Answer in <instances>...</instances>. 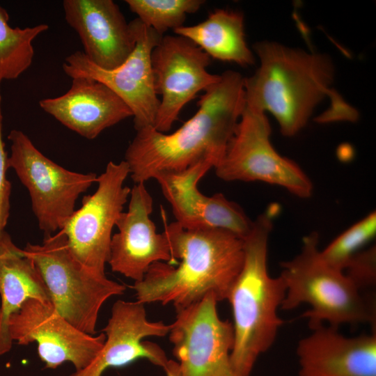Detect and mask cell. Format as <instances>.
<instances>
[{"label":"cell","mask_w":376,"mask_h":376,"mask_svg":"<svg viewBox=\"0 0 376 376\" xmlns=\"http://www.w3.org/2000/svg\"><path fill=\"white\" fill-rule=\"evenodd\" d=\"M244 79L236 71L224 72L204 91L195 114L171 134L153 127L136 131L124 160L134 184L182 171L201 162L214 168L246 107Z\"/></svg>","instance_id":"1"},{"label":"cell","mask_w":376,"mask_h":376,"mask_svg":"<svg viewBox=\"0 0 376 376\" xmlns=\"http://www.w3.org/2000/svg\"><path fill=\"white\" fill-rule=\"evenodd\" d=\"M171 263L152 264L144 278L134 282L136 301L188 307L212 294L227 299L244 263V241L220 228L187 229L176 221L164 223Z\"/></svg>","instance_id":"2"},{"label":"cell","mask_w":376,"mask_h":376,"mask_svg":"<svg viewBox=\"0 0 376 376\" xmlns=\"http://www.w3.org/2000/svg\"><path fill=\"white\" fill-rule=\"evenodd\" d=\"M253 49L260 63L244 79L246 107L274 116L283 136H293L304 127L327 95L345 111L357 115L331 88L334 65L329 56L270 41L258 42Z\"/></svg>","instance_id":"3"},{"label":"cell","mask_w":376,"mask_h":376,"mask_svg":"<svg viewBox=\"0 0 376 376\" xmlns=\"http://www.w3.org/2000/svg\"><path fill=\"white\" fill-rule=\"evenodd\" d=\"M276 208L253 221L244 241V263L227 300L233 316L230 359L238 376H249L258 357L273 345L283 321L278 315L285 295L283 279L268 272V240Z\"/></svg>","instance_id":"4"},{"label":"cell","mask_w":376,"mask_h":376,"mask_svg":"<svg viewBox=\"0 0 376 376\" xmlns=\"http://www.w3.org/2000/svg\"><path fill=\"white\" fill-rule=\"evenodd\" d=\"M320 252L319 235L311 232L304 237L300 252L281 263L286 288L281 309L308 304L311 308L303 317L311 329L325 322L337 328L345 324L375 328V299L363 295L343 272L326 264Z\"/></svg>","instance_id":"5"},{"label":"cell","mask_w":376,"mask_h":376,"mask_svg":"<svg viewBox=\"0 0 376 376\" xmlns=\"http://www.w3.org/2000/svg\"><path fill=\"white\" fill-rule=\"evenodd\" d=\"M24 250L38 269L55 310L79 330L94 335L102 304L123 295L125 286L82 265L61 230L45 235L41 244L28 243Z\"/></svg>","instance_id":"6"},{"label":"cell","mask_w":376,"mask_h":376,"mask_svg":"<svg viewBox=\"0 0 376 376\" xmlns=\"http://www.w3.org/2000/svg\"><path fill=\"white\" fill-rule=\"evenodd\" d=\"M13 169L28 189L33 212L45 235L61 230L75 211L79 196L96 182L94 173L69 171L45 156L22 131L8 135Z\"/></svg>","instance_id":"7"},{"label":"cell","mask_w":376,"mask_h":376,"mask_svg":"<svg viewBox=\"0 0 376 376\" xmlns=\"http://www.w3.org/2000/svg\"><path fill=\"white\" fill-rule=\"evenodd\" d=\"M270 134L266 113L246 107L223 157L214 168L217 176L227 182H263L301 198L310 197L311 180L297 164L275 150Z\"/></svg>","instance_id":"8"},{"label":"cell","mask_w":376,"mask_h":376,"mask_svg":"<svg viewBox=\"0 0 376 376\" xmlns=\"http://www.w3.org/2000/svg\"><path fill=\"white\" fill-rule=\"evenodd\" d=\"M128 175L124 160L109 162L97 178L95 191L84 197L81 207L61 230L73 256L97 275L105 276L112 230L130 197L131 188L125 185Z\"/></svg>","instance_id":"9"},{"label":"cell","mask_w":376,"mask_h":376,"mask_svg":"<svg viewBox=\"0 0 376 376\" xmlns=\"http://www.w3.org/2000/svg\"><path fill=\"white\" fill-rule=\"evenodd\" d=\"M135 36V47L118 67L104 70L77 51L65 58L63 72L72 79L87 77L108 86L130 108L136 131L153 127L160 99L155 90L151 54L163 36L143 24L138 18L130 22Z\"/></svg>","instance_id":"10"},{"label":"cell","mask_w":376,"mask_h":376,"mask_svg":"<svg viewBox=\"0 0 376 376\" xmlns=\"http://www.w3.org/2000/svg\"><path fill=\"white\" fill-rule=\"evenodd\" d=\"M212 294L175 310L169 340L181 376H238L232 366V322L220 318Z\"/></svg>","instance_id":"11"},{"label":"cell","mask_w":376,"mask_h":376,"mask_svg":"<svg viewBox=\"0 0 376 376\" xmlns=\"http://www.w3.org/2000/svg\"><path fill=\"white\" fill-rule=\"evenodd\" d=\"M210 57L189 39L164 35L151 54L155 86L161 95L154 129L167 133L184 107L217 82L207 70Z\"/></svg>","instance_id":"12"},{"label":"cell","mask_w":376,"mask_h":376,"mask_svg":"<svg viewBox=\"0 0 376 376\" xmlns=\"http://www.w3.org/2000/svg\"><path fill=\"white\" fill-rule=\"evenodd\" d=\"M10 337L18 344L36 342L45 368L55 369L70 362L75 370L88 366L101 351L106 335L84 333L53 307L36 299H27L8 322Z\"/></svg>","instance_id":"13"},{"label":"cell","mask_w":376,"mask_h":376,"mask_svg":"<svg viewBox=\"0 0 376 376\" xmlns=\"http://www.w3.org/2000/svg\"><path fill=\"white\" fill-rule=\"evenodd\" d=\"M213 165L199 162L176 173H164L155 179L171 206L176 222L187 229L220 228L244 240L251 231L253 221L236 203L223 194H202L198 181Z\"/></svg>","instance_id":"14"},{"label":"cell","mask_w":376,"mask_h":376,"mask_svg":"<svg viewBox=\"0 0 376 376\" xmlns=\"http://www.w3.org/2000/svg\"><path fill=\"white\" fill-rule=\"evenodd\" d=\"M129 198L127 210L116 224L108 263L113 272L139 282L152 264L171 263L172 258L165 235L157 232L150 219L153 200L145 183L134 184Z\"/></svg>","instance_id":"15"},{"label":"cell","mask_w":376,"mask_h":376,"mask_svg":"<svg viewBox=\"0 0 376 376\" xmlns=\"http://www.w3.org/2000/svg\"><path fill=\"white\" fill-rule=\"evenodd\" d=\"M144 305L138 301H116L103 329L106 340L101 351L88 366L70 376H102L109 368L123 367L139 359L164 369L169 360L164 351L154 343L141 340L167 335L170 324L149 321Z\"/></svg>","instance_id":"16"},{"label":"cell","mask_w":376,"mask_h":376,"mask_svg":"<svg viewBox=\"0 0 376 376\" xmlns=\"http://www.w3.org/2000/svg\"><path fill=\"white\" fill-rule=\"evenodd\" d=\"M68 25L78 34L84 54L95 65L111 70L120 65L135 47V36L112 0H64Z\"/></svg>","instance_id":"17"},{"label":"cell","mask_w":376,"mask_h":376,"mask_svg":"<svg viewBox=\"0 0 376 376\" xmlns=\"http://www.w3.org/2000/svg\"><path fill=\"white\" fill-rule=\"evenodd\" d=\"M296 353L299 376H376V333L347 337L325 324L311 329Z\"/></svg>","instance_id":"18"},{"label":"cell","mask_w":376,"mask_h":376,"mask_svg":"<svg viewBox=\"0 0 376 376\" xmlns=\"http://www.w3.org/2000/svg\"><path fill=\"white\" fill-rule=\"evenodd\" d=\"M39 105L62 125L88 139L132 116L130 108L112 90L87 77L72 78L65 93L42 99Z\"/></svg>","instance_id":"19"},{"label":"cell","mask_w":376,"mask_h":376,"mask_svg":"<svg viewBox=\"0 0 376 376\" xmlns=\"http://www.w3.org/2000/svg\"><path fill=\"white\" fill-rule=\"evenodd\" d=\"M0 356L8 352L13 340L8 322L29 299L52 304L45 281L33 260L5 231L0 239Z\"/></svg>","instance_id":"20"},{"label":"cell","mask_w":376,"mask_h":376,"mask_svg":"<svg viewBox=\"0 0 376 376\" xmlns=\"http://www.w3.org/2000/svg\"><path fill=\"white\" fill-rule=\"evenodd\" d=\"M173 32L193 42L210 58L242 66L255 63L246 42L244 15L240 12L217 9L203 22L182 25Z\"/></svg>","instance_id":"21"},{"label":"cell","mask_w":376,"mask_h":376,"mask_svg":"<svg viewBox=\"0 0 376 376\" xmlns=\"http://www.w3.org/2000/svg\"><path fill=\"white\" fill-rule=\"evenodd\" d=\"M8 22V13L0 6V84L18 78L31 66L33 41L49 29L46 24L13 28Z\"/></svg>","instance_id":"22"},{"label":"cell","mask_w":376,"mask_h":376,"mask_svg":"<svg viewBox=\"0 0 376 376\" xmlns=\"http://www.w3.org/2000/svg\"><path fill=\"white\" fill-rule=\"evenodd\" d=\"M204 0H126L130 10L161 36L183 25L187 15L196 13Z\"/></svg>","instance_id":"23"},{"label":"cell","mask_w":376,"mask_h":376,"mask_svg":"<svg viewBox=\"0 0 376 376\" xmlns=\"http://www.w3.org/2000/svg\"><path fill=\"white\" fill-rule=\"evenodd\" d=\"M376 233V214L372 212L334 239L320 254L330 267L343 272L351 258Z\"/></svg>","instance_id":"24"},{"label":"cell","mask_w":376,"mask_h":376,"mask_svg":"<svg viewBox=\"0 0 376 376\" xmlns=\"http://www.w3.org/2000/svg\"><path fill=\"white\" fill-rule=\"evenodd\" d=\"M343 272L361 291L375 285V246L361 250L354 255L348 261Z\"/></svg>","instance_id":"25"},{"label":"cell","mask_w":376,"mask_h":376,"mask_svg":"<svg viewBox=\"0 0 376 376\" xmlns=\"http://www.w3.org/2000/svg\"><path fill=\"white\" fill-rule=\"evenodd\" d=\"M2 97L0 90V239L5 232L10 215L11 184L7 179L8 155L3 140Z\"/></svg>","instance_id":"26"},{"label":"cell","mask_w":376,"mask_h":376,"mask_svg":"<svg viewBox=\"0 0 376 376\" xmlns=\"http://www.w3.org/2000/svg\"><path fill=\"white\" fill-rule=\"evenodd\" d=\"M166 376H181L178 363L174 360H169L167 365L163 369Z\"/></svg>","instance_id":"27"},{"label":"cell","mask_w":376,"mask_h":376,"mask_svg":"<svg viewBox=\"0 0 376 376\" xmlns=\"http://www.w3.org/2000/svg\"><path fill=\"white\" fill-rule=\"evenodd\" d=\"M0 315H1V308H0Z\"/></svg>","instance_id":"28"}]
</instances>
